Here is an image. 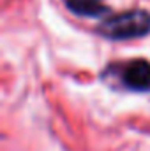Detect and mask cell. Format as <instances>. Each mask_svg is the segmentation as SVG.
Instances as JSON below:
<instances>
[{
  "mask_svg": "<svg viewBox=\"0 0 150 151\" xmlns=\"http://www.w3.org/2000/svg\"><path fill=\"white\" fill-rule=\"evenodd\" d=\"M97 30L101 35L113 40L145 37L150 34V12L143 9H134L113 14L104 21H101Z\"/></svg>",
  "mask_w": 150,
  "mask_h": 151,
  "instance_id": "6da1fadb",
  "label": "cell"
},
{
  "mask_svg": "<svg viewBox=\"0 0 150 151\" xmlns=\"http://www.w3.org/2000/svg\"><path fill=\"white\" fill-rule=\"evenodd\" d=\"M120 81L125 88L133 91H149L150 90V62L143 58L131 60L124 63L120 70Z\"/></svg>",
  "mask_w": 150,
  "mask_h": 151,
  "instance_id": "7a4b0ae2",
  "label": "cell"
},
{
  "mask_svg": "<svg viewBox=\"0 0 150 151\" xmlns=\"http://www.w3.org/2000/svg\"><path fill=\"white\" fill-rule=\"evenodd\" d=\"M67 7L79 16H88V18H95L101 14L110 12V9L103 4H99L97 0H67Z\"/></svg>",
  "mask_w": 150,
  "mask_h": 151,
  "instance_id": "3957f363",
  "label": "cell"
},
{
  "mask_svg": "<svg viewBox=\"0 0 150 151\" xmlns=\"http://www.w3.org/2000/svg\"><path fill=\"white\" fill-rule=\"evenodd\" d=\"M97 2H99V0H97Z\"/></svg>",
  "mask_w": 150,
  "mask_h": 151,
  "instance_id": "277c9868",
  "label": "cell"
}]
</instances>
